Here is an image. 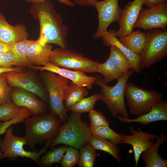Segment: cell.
Wrapping results in <instances>:
<instances>
[{"mask_svg": "<svg viewBox=\"0 0 167 167\" xmlns=\"http://www.w3.org/2000/svg\"><path fill=\"white\" fill-rule=\"evenodd\" d=\"M29 11L33 19L39 21L40 32L37 40L41 44H54L67 48L69 30L62 24L63 18L55 9L53 3L45 0L32 3Z\"/></svg>", "mask_w": 167, "mask_h": 167, "instance_id": "6da1fadb", "label": "cell"}, {"mask_svg": "<svg viewBox=\"0 0 167 167\" xmlns=\"http://www.w3.org/2000/svg\"><path fill=\"white\" fill-rule=\"evenodd\" d=\"M23 122L27 145L31 149L37 144L43 145L48 141L52 142L57 136L62 123L58 117L49 112L32 115Z\"/></svg>", "mask_w": 167, "mask_h": 167, "instance_id": "7a4b0ae2", "label": "cell"}, {"mask_svg": "<svg viewBox=\"0 0 167 167\" xmlns=\"http://www.w3.org/2000/svg\"><path fill=\"white\" fill-rule=\"evenodd\" d=\"M134 72L132 69L123 74L117 79L116 84L110 87L104 81L103 77L96 75L94 84L101 88L99 100L103 102L107 106L113 117L116 118L118 115L124 118H129V114L124 101V92L128 80Z\"/></svg>", "mask_w": 167, "mask_h": 167, "instance_id": "3957f363", "label": "cell"}, {"mask_svg": "<svg viewBox=\"0 0 167 167\" xmlns=\"http://www.w3.org/2000/svg\"><path fill=\"white\" fill-rule=\"evenodd\" d=\"M92 135L88 123L82 121L81 113L72 112L66 122L60 126L49 147L63 144L79 149L88 142Z\"/></svg>", "mask_w": 167, "mask_h": 167, "instance_id": "277c9868", "label": "cell"}, {"mask_svg": "<svg viewBox=\"0 0 167 167\" xmlns=\"http://www.w3.org/2000/svg\"><path fill=\"white\" fill-rule=\"evenodd\" d=\"M41 71V78L49 95V112L58 117L64 124L68 118V111L64 105L63 99L69 82L67 79L54 72Z\"/></svg>", "mask_w": 167, "mask_h": 167, "instance_id": "5b68a950", "label": "cell"}, {"mask_svg": "<svg viewBox=\"0 0 167 167\" xmlns=\"http://www.w3.org/2000/svg\"><path fill=\"white\" fill-rule=\"evenodd\" d=\"M13 126H11L6 130L0 145L1 160L8 158L10 161L15 160L17 157H27L35 162L39 165L40 158L45 153L52 141H48L38 152L27 151L24 149V145H27L25 137L15 135L13 133Z\"/></svg>", "mask_w": 167, "mask_h": 167, "instance_id": "8992f818", "label": "cell"}, {"mask_svg": "<svg viewBox=\"0 0 167 167\" xmlns=\"http://www.w3.org/2000/svg\"><path fill=\"white\" fill-rule=\"evenodd\" d=\"M146 41L140 55L141 70L151 67L167 55V31L156 28L146 32Z\"/></svg>", "mask_w": 167, "mask_h": 167, "instance_id": "52a82bcc", "label": "cell"}, {"mask_svg": "<svg viewBox=\"0 0 167 167\" xmlns=\"http://www.w3.org/2000/svg\"><path fill=\"white\" fill-rule=\"evenodd\" d=\"M124 95L130 113L138 117L148 113L163 97L157 91L144 89L131 83H127Z\"/></svg>", "mask_w": 167, "mask_h": 167, "instance_id": "ba28073f", "label": "cell"}, {"mask_svg": "<svg viewBox=\"0 0 167 167\" xmlns=\"http://www.w3.org/2000/svg\"><path fill=\"white\" fill-rule=\"evenodd\" d=\"M49 62L60 68L84 73L96 72L100 63L67 48L52 50Z\"/></svg>", "mask_w": 167, "mask_h": 167, "instance_id": "9c48e42d", "label": "cell"}, {"mask_svg": "<svg viewBox=\"0 0 167 167\" xmlns=\"http://www.w3.org/2000/svg\"><path fill=\"white\" fill-rule=\"evenodd\" d=\"M9 85L13 88H21L35 94L48 104L49 95L45 88L31 72L9 71L4 73Z\"/></svg>", "mask_w": 167, "mask_h": 167, "instance_id": "30bf717a", "label": "cell"}, {"mask_svg": "<svg viewBox=\"0 0 167 167\" xmlns=\"http://www.w3.org/2000/svg\"><path fill=\"white\" fill-rule=\"evenodd\" d=\"M167 26V2H165L148 8H142L134 28L147 31L156 28L165 29Z\"/></svg>", "mask_w": 167, "mask_h": 167, "instance_id": "8fae6325", "label": "cell"}, {"mask_svg": "<svg viewBox=\"0 0 167 167\" xmlns=\"http://www.w3.org/2000/svg\"><path fill=\"white\" fill-rule=\"evenodd\" d=\"M119 0L97 1L94 5L97 13L98 26L92 35L93 39L101 37L102 33L107 31L110 25L113 22H118L121 9L118 5Z\"/></svg>", "mask_w": 167, "mask_h": 167, "instance_id": "7c38bea8", "label": "cell"}, {"mask_svg": "<svg viewBox=\"0 0 167 167\" xmlns=\"http://www.w3.org/2000/svg\"><path fill=\"white\" fill-rule=\"evenodd\" d=\"M129 130L131 135H126L121 134L122 136V144L127 143L132 145L133 152L135 167H137L141 153L148 149L154 143L157 135L149 133V131H143L140 127L135 130L134 127L131 126Z\"/></svg>", "mask_w": 167, "mask_h": 167, "instance_id": "4fadbf2b", "label": "cell"}, {"mask_svg": "<svg viewBox=\"0 0 167 167\" xmlns=\"http://www.w3.org/2000/svg\"><path fill=\"white\" fill-rule=\"evenodd\" d=\"M11 98L12 102L17 106L29 109L32 115H40L47 113L48 104L29 91L21 88H13Z\"/></svg>", "mask_w": 167, "mask_h": 167, "instance_id": "5bb4252c", "label": "cell"}, {"mask_svg": "<svg viewBox=\"0 0 167 167\" xmlns=\"http://www.w3.org/2000/svg\"><path fill=\"white\" fill-rule=\"evenodd\" d=\"M144 2V0L128 1L121 9L118 21L119 28L115 33L117 37L124 36L132 32Z\"/></svg>", "mask_w": 167, "mask_h": 167, "instance_id": "9a60e30c", "label": "cell"}, {"mask_svg": "<svg viewBox=\"0 0 167 167\" xmlns=\"http://www.w3.org/2000/svg\"><path fill=\"white\" fill-rule=\"evenodd\" d=\"M30 69L48 71L55 73L67 79L80 87L90 89L95 80L94 76L87 75L84 73L60 68L48 62L43 66H32L28 67Z\"/></svg>", "mask_w": 167, "mask_h": 167, "instance_id": "2e32d148", "label": "cell"}, {"mask_svg": "<svg viewBox=\"0 0 167 167\" xmlns=\"http://www.w3.org/2000/svg\"><path fill=\"white\" fill-rule=\"evenodd\" d=\"M29 37L26 26L23 24L13 26L0 13V41L10 45Z\"/></svg>", "mask_w": 167, "mask_h": 167, "instance_id": "e0dca14e", "label": "cell"}, {"mask_svg": "<svg viewBox=\"0 0 167 167\" xmlns=\"http://www.w3.org/2000/svg\"><path fill=\"white\" fill-rule=\"evenodd\" d=\"M117 118L120 122L129 123L139 122L143 126L160 121H167V100H161L155 104L148 113L133 119H126L118 115Z\"/></svg>", "mask_w": 167, "mask_h": 167, "instance_id": "ac0fdd59", "label": "cell"}, {"mask_svg": "<svg viewBox=\"0 0 167 167\" xmlns=\"http://www.w3.org/2000/svg\"><path fill=\"white\" fill-rule=\"evenodd\" d=\"M156 140L148 149L143 152L140 156L146 167H166L167 159H164L158 154L160 146L167 140V135L161 130Z\"/></svg>", "mask_w": 167, "mask_h": 167, "instance_id": "d6986e66", "label": "cell"}, {"mask_svg": "<svg viewBox=\"0 0 167 167\" xmlns=\"http://www.w3.org/2000/svg\"><path fill=\"white\" fill-rule=\"evenodd\" d=\"M116 31L111 29L109 31L103 32L101 35L103 44L106 46L113 45L120 49L128 58L131 69L134 72L140 74L141 72L140 57L130 50L124 46L116 36Z\"/></svg>", "mask_w": 167, "mask_h": 167, "instance_id": "ffe728a7", "label": "cell"}, {"mask_svg": "<svg viewBox=\"0 0 167 167\" xmlns=\"http://www.w3.org/2000/svg\"><path fill=\"white\" fill-rule=\"evenodd\" d=\"M52 50L51 44L41 45L37 40L28 47L26 55L28 61L33 66H44L49 62Z\"/></svg>", "mask_w": 167, "mask_h": 167, "instance_id": "44dd1931", "label": "cell"}, {"mask_svg": "<svg viewBox=\"0 0 167 167\" xmlns=\"http://www.w3.org/2000/svg\"><path fill=\"white\" fill-rule=\"evenodd\" d=\"M118 40L127 48L140 56L146 44V32L140 30L132 31L129 34L119 38Z\"/></svg>", "mask_w": 167, "mask_h": 167, "instance_id": "7402d4cb", "label": "cell"}, {"mask_svg": "<svg viewBox=\"0 0 167 167\" xmlns=\"http://www.w3.org/2000/svg\"><path fill=\"white\" fill-rule=\"evenodd\" d=\"M88 142L96 150L106 152L112 156L118 162H121L119 155L120 149L117 144L101 137L92 135Z\"/></svg>", "mask_w": 167, "mask_h": 167, "instance_id": "603a6c76", "label": "cell"}, {"mask_svg": "<svg viewBox=\"0 0 167 167\" xmlns=\"http://www.w3.org/2000/svg\"><path fill=\"white\" fill-rule=\"evenodd\" d=\"M34 41L25 39L11 45V53L15 66L29 67L33 66L28 61L26 53L28 47Z\"/></svg>", "mask_w": 167, "mask_h": 167, "instance_id": "cb8c5ba5", "label": "cell"}, {"mask_svg": "<svg viewBox=\"0 0 167 167\" xmlns=\"http://www.w3.org/2000/svg\"><path fill=\"white\" fill-rule=\"evenodd\" d=\"M87 88L78 86L72 82H69V86L65 90L63 99L65 107L67 109L74 105L88 93Z\"/></svg>", "mask_w": 167, "mask_h": 167, "instance_id": "d4e9b609", "label": "cell"}, {"mask_svg": "<svg viewBox=\"0 0 167 167\" xmlns=\"http://www.w3.org/2000/svg\"><path fill=\"white\" fill-rule=\"evenodd\" d=\"M96 72L101 75L105 83L107 84L114 79H118L124 74L116 66L109 56L105 62L100 63Z\"/></svg>", "mask_w": 167, "mask_h": 167, "instance_id": "484cf974", "label": "cell"}, {"mask_svg": "<svg viewBox=\"0 0 167 167\" xmlns=\"http://www.w3.org/2000/svg\"><path fill=\"white\" fill-rule=\"evenodd\" d=\"M66 145L51 148L40 158L39 165L41 167H49L56 163H60L65 153Z\"/></svg>", "mask_w": 167, "mask_h": 167, "instance_id": "4316f807", "label": "cell"}, {"mask_svg": "<svg viewBox=\"0 0 167 167\" xmlns=\"http://www.w3.org/2000/svg\"><path fill=\"white\" fill-rule=\"evenodd\" d=\"M110 55L112 61L123 73L131 69L129 60L126 55L113 45L110 46Z\"/></svg>", "mask_w": 167, "mask_h": 167, "instance_id": "83f0119b", "label": "cell"}, {"mask_svg": "<svg viewBox=\"0 0 167 167\" xmlns=\"http://www.w3.org/2000/svg\"><path fill=\"white\" fill-rule=\"evenodd\" d=\"M79 167H93L97 154L93 147L88 143L79 148Z\"/></svg>", "mask_w": 167, "mask_h": 167, "instance_id": "f1b7e54d", "label": "cell"}, {"mask_svg": "<svg viewBox=\"0 0 167 167\" xmlns=\"http://www.w3.org/2000/svg\"><path fill=\"white\" fill-rule=\"evenodd\" d=\"M100 97V94H94L88 97H84L67 109L68 111L80 113L89 112L93 109L96 102L99 100Z\"/></svg>", "mask_w": 167, "mask_h": 167, "instance_id": "f546056e", "label": "cell"}, {"mask_svg": "<svg viewBox=\"0 0 167 167\" xmlns=\"http://www.w3.org/2000/svg\"><path fill=\"white\" fill-rule=\"evenodd\" d=\"M89 127L92 135L106 139L116 144H122V136L121 134L116 133L109 127L89 126Z\"/></svg>", "mask_w": 167, "mask_h": 167, "instance_id": "4dcf8cb0", "label": "cell"}, {"mask_svg": "<svg viewBox=\"0 0 167 167\" xmlns=\"http://www.w3.org/2000/svg\"><path fill=\"white\" fill-rule=\"evenodd\" d=\"M32 115L31 111L24 107L20 108L19 112L15 117L10 120L0 122V135L5 132L6 129L13 124L23 122L24 120Z\"/></svg>", "mask_w": 167, "mask_h": 167, "instance_id": "1f68e13d", "label": "cell"}, {"mask_svg": "<svg viewBox=\"0 0 167 167\" xmlns=\"http://www.w3.org/2000/svg\"><path fill=\"white\" fill-rule=\"evenodd\" d=\"M65 155L60 162L62 167H73L78 164L79 151L73 147L67 146Z\"/></svg>", "mask_w": 167, "mask_h": 167, "instance_id": "d6a6232c", "label": "cell"}, {"mask_svg": "<svg viewBox=\"0 0 167 167\" xmlns=\"http://www.w3.org/2000/svg\"><path fill=\"white\" fill-rule=\"evenodd\" d=\"M20 107L12 102L0 105V122L10 120L16 116L19 113Z\"/></svg>", "mask_w": 167, "mask_h": 167, "instance_id": "836d02e7", "label": "cell"}, {"mask_svg": "<svg viewBox=\"0 0 167 167\" xmlns=\"http://www.w3.org/2000/svg\"><path fill=\"white\" fill-rule=\"evenodd\" d=\"M13 88L8 84L4 73L0 74V105L12 102L11 96Z\"/></svg>", "mask_w": 167, "mask_h": 167, "instance_id": "e575fe53", "label": "cell"}, {"mask_svg": "<svg viewBox=\"0 0 167 167\" xmlns=\"http://www.w3.org/2000/svg\"><path fill=\"white\" fill-rule=\"evenodd\" d=\"M88 115L90 121V126L109 127V122L101 112L96 110L93 108L89 111Z\"/></svg>", "mask_w": 167, "mask_h": 167, "instance_id": "d590c367", "label": "cell"}, {"mask_svg": "<svg viewBox=\"0 0 167 167\" xmlns=\"http://www.w3.org/2000/svg\"><path fill=\"white\" fill-rule=\"evenodd\" d=\"M14 66L15 64L11 53L0 55V67L10 68Z\"/></svg>", "mask_w": 167, "mask_h": 167, "instance_id": "8d00e7d4", "label": "cell"}, {"mask_svg": "<svg viewBox=\"0 0 167 167\" xmlns=\"http://www.w3.org/2000/svg\"><path fill=\"white\" fill-rule=\"evenodd\" d=\"M102 0H73L74 4L82 7L85 6H94L97 1Z\"/></svg>", "mask_w": 167, "mask_h": 167, "instance_id": "74e56055", "label": "cell"}, {"mask_svg": "<svg viewBox=\"0 0 167 167\" xmlns=\"http://www.w3.org/2000/svg\"><path fill=\"white\" fill-rule=\"evenodd\" d=\"M45 0H25L27 2L32 4L36 3L41 2ZM60 2L61 3L63 4L66 6L73 7L75 6V4L70 0H57Z\"/></svg>", "mask_w": 167, "mask_h": 167, "instance_id": "f35d334b", "label": "cell"}, {"mask_svg": "<svg viewBox=\"0 0 167 167\" xmlns=\"http://www.w3.org/2000/svg\"><path fill=\"white\" fill-rule=\"evenodd\" d=\"M11 45L0 41V55L10 53Z\"/></svg>", "mask_w": 167, "mask_h": 167, "instance_id": "ab89813d", "label": "cell"}, {"mask_svg": "<svg viewBox=\"0 0 167 167\" xmlns=\"http://www.w3.org/2000/svg\"><path fill=\"white\" fill-rule=\"evenodd\" d=\"M167 0H144V4L148 8L156 6L161 3L167 2Z\"/></svg>", "mask_w": 167, "mask_h": 167, "instance_id": "60d3db41", "label": "cell"}, {"mask_svg": "<svg viewBox=\"0 0 167 167\" xmlns=\"http://www.w3.org/2000/svg\"><path fill=\"white\" fill-rule=\"evenodd\" d=\"M24 69L22 67L16 66L10 68L0 67V74L9 71L24 72Z\"/></svg>", "mask_w": 167, "mask_h": 167, "instance_id": "b9f144b4", "label": "cell"}, {"mask_svg": "<svg viewBox=\"0 0 167 167\" xmlns=\"http://www.w3.org/2000/svg\"><path fill=\"white\" fill-rule=\"evenodd\" d=\"M1 135H0V144H1ZM1 154L2 153L0 152V157L1 156ZM1 161V159H0V161Z\"/></svg>", "mask_w": 167, "mask_h": 167, "instance_id": "7bdbcfd3", "label": "cell"}]
</instances>
